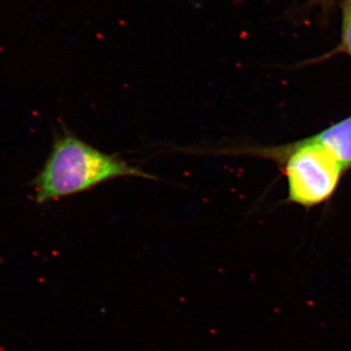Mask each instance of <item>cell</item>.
<instances>
[{
  "label": "cell",
  "instance_id": "obj_1",
  "mask_svg": "<svg viewBox=\"0 0 351 351\" xmlns=\"http://www.w3.org/2000/svg\"><path fill=\"white\" fill-rule=\"evenodd\" d=\"M158 178L93 147L64 127L53 142L43 167L32 182L38 204L52 202L119 178Z\"/></svg>",
  "mask_w": 351,
  "mask_h": 351
},
{
  "label": "cell",
  "instance_id": "obj_3",
  "mask_svg": "<svg viewBox=\"0 0 351 351\" xmlns=\"http://www.w3.org/2000/svg\"><path fill=\"white\" fill-rule=\"evenodd\" d=\"M308 138L332 154L343 169L351 167V117Z\"/></svg>",
  "mask_w": 351,
  "mask_h": 351
},
{
  "label": "cell",
  "instance_id": "obj_2",
  "mask_svg": "<svg viewBox=\"0 0 351 351\" xmlns=\"http://www.w3.org/2000/svg\"><path fill=\"white\" fill-rule=\"evenodd\" d=\"M284 163L289 199L302 206L321 204L331 197L343 169L332 154L309 138L274 149H256Z\"/></svg>",
  "mask_w": 351,
  "mask_h": 351
},
{
  "label": "cell",
  "instance_id": "obj_6",
  "mask_svg": "<svg viewBox=\"0 0 351 351\" xmlns=\"http://www.w3.org/2000/svg\"><path fill=\"white\" fill-rule=\"evenodd\" d=\"M348 4H350V8H351V0H350V1H348Z\"/></svg>",
  "mask_w": 351,
  "mask_h": 351
},
{
  "label": "cell",
  "instance_id": "obj_5",
  "mask_svg": "<svg viewBox=\"0 0 351 351\" xmlns=\"http://www.w3.org/2000/svg\"><path fill=\"white\" fill-rule=\"evenodd\" d=\"M322 1L330 2V1H332V0H322Z\"/></svg>",
  "mask_w": 351,
  "mask_h": 351
},
{
  "label": "cell",
  "instance_id": "obj_4",
  "mask_svg": "<svg viewBox=\"0 0 351 351\" xmlns=\"http://www.w3.org/2000/svg\"><path fill=\"white\" fill-rule=\"evenodd\" d=\"M343 47L351 56V8L348 2L343 11Z\"/></svg>",
  "mask_w": 351,
  "mask_h": 351
}]
</instances>
